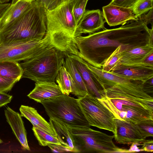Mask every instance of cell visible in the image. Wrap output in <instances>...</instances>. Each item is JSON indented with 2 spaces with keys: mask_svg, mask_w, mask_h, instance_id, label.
I'll return each mask as SVG.
<instances>
[{
  "mask_svg": "<svg viewBox=\"0 0 153 153\" xmlns=\"http://www.w3.org/2000/svg\"><path fill=\"white\" fill-rule=\"evenodd\" d=\"M121 46L118 47L106 59L101 69L103 71L110 72L118 69L121 66Z\"/></svg>",
  "mask_w": 153,
  "mask_h": 153,
  "instance_id": "obj_25",
  "label": "cell"
},
{
  "mask_svg": "<svg viewBox=\"0 0 153 153\" xmlns=\"http://www.w3.org/2000/svg\"><path fill=\"white\" fill-rule=\"evenodd\" d=\"M72 54L92 66L101 69L106 59L120 46L121 52L148 44H153V28L138 19L116 28L75 37Z\"/></svg>",
  "mask_w": 153,
  "mask_h": 153,
  "instance_id": "obj_1",
  "label": "cell"
},
{
  "mask_svg": "<svg viewBox=\"0 0 153 153\" xmlns=\"http://www.w3.org/2000/svg\"><path fill=\"white\" fill-rule=\"evenodd\" d=\"M10 4V3H0V19Z\"/></svg>",
  "mask_w": 153,
  "mask_h": 153,
  "instance_id": "obj_37",
  "label": "cell"
},
{
  "mask_svg": "<svg viewBox=\"0 0 153 153\" xmlns=\"http://www.w3.org/2000/svg\"><path fill=\"white\" fill-rule=\"evenodd\" d=\"M105 22L102 12L100 10H85L77 24L74 38L104 29Z\"/></svg>",
  "mask_w": 153,
  "mask_h": 153,
  "instance_id": "obj_12",
  "label": "cell"
},
{
  "mask_svg": "<svg viewBox=\"0 0 153 153\" xmlns=\"http://www.w3.org/2000/svg\"><path fill=\"white\" fill-rule=\"evenodd\" d=\"M17 82L16 79L0 76V92L6 93L10 91Z\"/></svg>",
  "mask_w": 153,
  "mask_h": 153,
  "instance_id": "obj_31",
  "label": "cell"
},
{
  "mask_svg": "<svg viewBox=\"0 0 153 153\" xmlns=\"http://www.w3.org/2000/svg\"><path fill=\"white\" fill-rule=\"evenodd\" d=\"M112 72L133 81L144 82L153 78V67L144 65H121L118 69Z\"/></svg>",
  "mask_w": 153,
  "mask_h": 153,
  "instance_id": "obj_18",
  "label": "cell"
},
{
  "mask_svg": "<svg viewBox=\"0 0 153 153\" xmlns=\"http://www.w3.org/2000/svg\"><path fill=\"white\" fill-rule=\"evenodd\" d=\"M50 118L72 127L91 126L79 107L77 99L63 94L55 99L40 103Z\"/></svg>",
  "mask_w": 153,
  "mask_h": 153,
  "instance_id": "obj_7",
  "label": "cell"
},
{
  "mask_svg": "<svg viewBox=\"0 0 153 153\" xmlns=\"http://www.w3.org/2000/svg\"><path fill=\"white\" fill-rule=\"evenodd\" d=\"M32 130L40 146H48L49 144L61 145L56 137L49 134L33 126Z\"/></svg>",
  "mask_w": 153,
  "mask_h": 153,
  "instance_id": "obj_26",
  "label": "cell"
},
{
  "mask_svg": "<svg viewBox=\"0 0 153 153\" xmlns=\"http://www.w3.org/2000/svg\"><path fill=\"white\" fill-rule=\"evenodd\" d=\"M55 47L62 50L65 49L64 44L58 35L47 32L41 40H23L1 43L0 61H24Z\"/></svg>",
  "mask_w": 153,
  "mask_h": 153,
  "instance_id": "obj_5",
  "label": "cell"
},
{
  "mask_svg": "<svg viewBox=\"0 0 153 153\" xmlns=\"http://www.w3.org/2000/svg\"><path fill=\"white\" fill-rule=\"evenodd\" d=\"M47 32L46 10L35 1L29 9L0 29V43L41 40Z\"/></svg>",
  "mask_w": 153,
  "mask_h": 153,
  "instance_id": "obj_3",
  "label": "cell"
},
{
  "mask_svg": "<svg viewBox=\"0 0 153 153\" xmlns=\"http://www.w3.org/2000/svg\"><path fill=\"white\" fill-rule=\"evenodd\" d=\"M63 94L59 85L54 82H35L34 88L27 95L30 99L41 102L56 99Z\"/></svg>",
  "mask_w": 153,
  "mask_h": 153,
  "instance_id": "obj_15",
  "label": "cell"
},
{
  "mask_svg": "<svg viewBox=\"0 0 153 153\" xmlns=\"http://www.w3.org/2000/svg\"><path fill=\"white\" fill-rule=\"evenodd\" d=\"M64 65L70 76L71 86V93L77 98L90 94L80 74L68 56V53L65 54Z\"/></svg>",
  "mask_w": 153,
  "mask_h": 153,
  "instance_id": "obj_16",
  "label": "cell"
},
{
  "mask_svg": "<svg viewBox=\"0 0 153 153\" xmlns=\"http://www.w3.org/2000/svg\"><path fill=\"white\" fill-rule=\"evenodd\" d=\"M12 97V96L6 93L0 92V108L10 103Z\"/></svg>",
  "mask_w": 153,
  "mask_h": 153,
  "instance_id": "obj_34",
  "label": "cell"
},
{
  "mask_svg": "<svg viewBox=\"0 0 153 153\" xmlns=\"http://www.w3.org/2000/svg\"><path fill=\"white\" fill-rule=\"evenodd\" d=\"M19 1H23L27 2H32L35 1L36 0H18Z\"/></svg>",
  "mask_w": 153,
  "mask_h": 153,
  "instance_id": "obj_40",
  "label": "cell"
},
{
  "mask_svg": "<svg viewBox=\"0 0 153 153\" xmlns=\"http://www.w3.org/2000/svg\"><path fill=\"white\" fill-rule=\"evenodd\" d=\"M153 53V44L135 47L121 52V65H142L153 67L144 62V60Z\"/></svg>",
  "mask_w": 153,
  "mask_h": 153,
  "instance_id": "obj_14",
  "label": "cell"
},
{
  "mask_svg": "<svg viewBox=\"0 0 153 153\" xmlns=\"http://www.w3.org/2000/svg\"><path fill=\"white\" fill-rule=\"evenodd\" d=\"M22 69L18 62L9 61H0V76L17 80L22 78Z\"/></svg>",
  "mask_w": 153,
  "mask_h": 153,
  "instance_id": "obj_23",
  "label": "cell"
},
{
  "mask_svg": "<svg viewBox=\"0 0 153 153\" xmlns=\"http://www.w3.org/2000/svg\"><path fill=\"white\" fill-rule=\"evenodd\" d=\"M73 7L72 0H68L53 10H46L47 32L61 33L71 44L77 26Z\"/></svg>",
  "mask_w": 153,
  "mask_h": 153,
  "instance_id": "obj_9",
  "label": "cell"
},
{
  "mask_svg": "<svg viewBox=\"0 0 153 153\" xmlns=\"http://www.w3.org/2000/svg\"><path fill=\"white\" fill-rule=\"evenodd\" d=\"M143 135L146 138L153 136V120H147L137 124Z\"/></svg>",
  "mask_w": 153,
  "mask_h": 153,
  "instance_id": "obj_29",
  "label": "cell"
},
{
  "mask_svg": "<svg viewBox=\"0 0 153 153\" xmlns=\"http://www.w3.org/2000/svg\"><path fill=\"white\" fill-rule=\"evenodd\" d=\"M141 149L146 152H152L153 151V141L152 140H146L143 143Z\"/></svg>",
  "mask_w": 153,
  "mask_h": 153,
  "instance_id": "obj_36",
  "label": "cell"
},
{
  "mask_svg": "<svg viewBox=\"0 0 153 153\" xmlns=\"http://www.w3.org/2000/svg\"><path fill=\"white\" fill-rule=\"evenodd\" d=\"M55 80L62 93L69 95L71 92V80L64 64L60 67Z\"/></svg>",
  "mask_w": 153,
  "mask_h": 153,
  "instance_id": "obj_24",
  "label": "cell"
},
{
  "mask_svg": "<svg viewBox=\"0 0 153 153\" xmlns=\"http://www.w3.org/2000/svg\"><path fill=\"white\" fill-rule=\"evenodd\" d=\"M116 133L114 138L117 143L131 145L138 144L142 145L146 140L137 124L115 119Z\"/></svg>",
  "mask_w": 153,
  "mask_h": 153,
  "instance_id": "obj_11",
  "label": "cell"
},
{
  "mask_svg": "<svg viewBox=\"0 0 153 153\" xmlns=\"http://www.w3.org/2000/svg\"><path fill=\"white\" fill-rule=\"evenodd\" d=\"M33 2L13 0L12 4L0 19V29L15 20L29 9Z\"/></svg>",
  "mask_w": 153,
  "mask_h": 153,
  "instance_id": "obj_22",
  "label": "cell"
},
{
  "mask_svg": "<svg viewBox=\"0 0 153 153\" xmlns=\"http://www.w3.org/2000/svg\"><path fill=\"white\" fill-rule=\"evenodd\" d=\"M2 140L0 138V143H2Z\"/></svg>",
  "mask_w": 153,
  "mask_h": 153,
  "instance_id": "obj_41",
  "label": "cell"
},
{
  "mask_svg": "<svg viewBox=\"0 0 153 153\" xmlns=\"http://www.w3.org/2000/svg\"><path fill=\"white\" fill-rule=\"evenodd\" d=\"M82 60L91 74L97 86L98 84L99 85L102 89L116 85L126 91L147 93L144 89L143 82L131 80L112 72H107L103 71L100 68L92 66L82 59Z\"/></svg>",
  "mask_w": 153,
  "mask_h": 153,
  "instance_id": "obj_10",
  "label": "cell"
},
{
  "mask_svg": "<svg viewBox=\"0 0 153 153\" xmlns=\"http://www.w3.org/2000/svg\"><path fill=\"white\" fill-rule=\"evenodd\" d=\"M68 0H36L35 1L46 11H50Z\"/></svg>",
  "mask_w": 153,
  "mask_h": 153,
  "instance_id": "obj_30",
  "label": "cell"
},
{
  "mask_svg": "<svg viewBox=\"0 0 153 153\" xmlns=\"http://www.w3.org/2000/svg\"><path fill=\"white\" fill-rule=\"evenodd\" d=\"M49 123L61 145L69 152H77L74 141L69 126L51 118H50Z\"/></svg>",
  "mask_w": 153,
  "mask_h": 153,
  "instance_id": "obj_19",
  "label": "cell"
},
{
  "mask_svg": "<svg viewBox=\"0 0 153 153\" xmlns=\"http://www.w3.org/2000/svg\"><path fill=\"white\" fill-rule=\"evenodd\" d=\"M4 113L7 122L22 148L30 150L26 130L21 115L9 107L5 109Z\"/></svg>",
  "mask_w": 153,
  "mask_h": 153,
  "instance_id": "obj_17",
  "label": "cell"
},
{
  "mask_svg": "<svg viewBox=\"0 0 153 153\" xmlns=\"http://www.w3.org/2000/svg\"><path fill=\"white\" fill-rule=\"evenodd\" d=\"M153 8L151 9L147 13L138 16V19L143 22L146 25L151 24L152 27H153Z\"/></svg>",
  "mask_w": 153,
  "mask_h": 153,
  "instance_id": "obj_33",
  "label": "cell"
},
{
  "mask_svg": "<svg viewBox=\"0 0 153 153\" xmlns=\"http://www.w3.org/2000/svg\"><path fill=\"white\" fill-rule=\"evenodd\" d=\"M48 146L51 150L54 152H69V151L62 145L49 144Z\"/></svg>",
  "mask_w": 153,
  "mask_h": 153,
  "instance_id": "obj_35",
  "label": "cell"
},
{
  "mask_svg": "<svg viewBox=\"0 0 153 153\" xmlns=\"http://www.w3.org/2000/svg\"><path fill=\"white\" fill-rule=\"evenodd\" d=\"M19 110L22 117L29 120L33 127L56 137L49 122H48L41 116L35 108L22 105L21 106Z\"/></svg>",
  "mask_w": 153,
  "mask_h": 153,
  "instance_id": "obj_20",
  "label": "cell"
},
{
  "mask_svg": "<svg viewBox=\"0 0 153 153\" xmlns=\"http://www.w3.org/2000/svg\"><path fill=\"white\" fill-rule=\"evenodd\" d=\"M144 62L147 64L153 65V53L147 56Z\"/></svg>",
  "mask_w": 153,
  "mask_h": 153,
  "instance_id": "obj_38",
  "label": "cell"
},
{
  "mask_svg": "<svg viewBox=\"0 0 153 153\" xmlns=\"http://www.w3.org/2000/svg\"><path fill=\"white\" fill-rule=\"evenodd\" d=\"M73 12L76 23L77 24L85 11L88 0H72Z\"/></svg>",
  "mask_w": 153,
  "mask_h": 153,
  "instance_id": "obj_27",
  "label": "cell"
},
{
  "mask_svg": "<svg viewBox=\"0 0 153 153\" xmlns=\"http://www.w3.org/2000/svg\"><path fill=\"white\" fill-rule=\"evenodd\" d=\"M138 0H112L110 4L127 8H133Z\"/></svg>",
  "mask_w": 153,
  "mask_h": 153,
  "instance_id": "obj_32",
  "label": "cell"
},
{
  "mask_svg": "<svg viewBox=\"0 0 153 153\" xmlns=\"http://www.w3.org/2000/svg\"><path fill=\"white\" fill-rule=\"evenodd\" d=\"M100 102L115 119L137 124L153 120V98L149 94L125 90L114 85L99 90Z\"/></svg>",
  "mask_w": 153,
  "mask_h": 153,
  "instance_id": "obj_2",
  "label": "cell"
},
{
  "mask_svg": "<svg viewBox=\"0 0 153 153\" xmlns=\"http://www.w3.org/2000/svg\"><path fill=\"white\" fill-rule=\"evenodd\" d=\"M153 8V0H138L133 8L138 17Z\"/></svg>",
  "mask_w": 153,
  "mask_h": 153,
  "instance_id": "obj_28",
  "label": "cell"
},
{
  "mask_svg": "<svg viewBox=\"0 0 153 153\" xmlns=\"http://www.w3.org/2000/svg\"><path fill=\"white\" fill-rule=\"evenodd\" d=\"M80 74L91 95L98 98L101 97L97 85L89 70L83 63L82 59L76 55L68 53Z\"/></svg>",
  "mask_w": 153,
  "mask_h": 153,
  "instance_id": "obj_21",
  "label": "cell"
},
{
  "mask_svg": "<svg viewBox=\"0 0 153 153\" xmlns=\"http://www.w3.org/2000/svg\"></svg>",
  "mask_w": 153,
  "mask_h": 153,
  "instance_id": "obj_42",
  "label": "cell"
},
{
  "mask_svg": "<svg viewBox=\"0 0 153 153\" xmlns=\"http://www.w3.org/2000/svg\"><path fill=\"white\" fill-rule=\"evenodd\" d=\"M66 53L55 47L19 63L23 71L22 78L35 82H55L58 71L64 62Z\"/></svg>",
  "mask_w": 153,
  "mask_h": 153,
  "instance_id": "obj_4",
  "label": "cell"
},
{
  "mask_svg": "<svg viewBox=\"0 0 153 153\" xmlns=\"http://www.w3.org/2000/svg\"><path fill=\"white\" fill-rule=\"evenodd\" d=\"M73 136L77 152H126L113 142L114 135H109L91 129L89 126H69Z\"/></svg>",
  "mask_w": 153,
  "mask_h": 153,
  "instance_id": "obj_6",
  "label": "cell"
},
{
  "mask_svg": "<svg viewBox=\"0 0 153 153\" xmlns=\"http://www.w3.org/2000/svg\"><path fill=\"white\" fill-rule=\"evenodd\" d=\"M10 0H0V3H5L6 2H7L10 1Z\"/></svg>",
  "mask_w": 153,
  "mask_h": 153,
  "instance_id": "obj_39",
  "label": "cell"
},
{
  "mask_svg": "<svg viewBox=\"0 0 153 153\" xmlns=\"http://www.w3.org/2000/svg\"><path fill=\"white\" fill-rule=\"evenodd\" d=\"M102 10L105 22L110 26L123 25L128 22L139 19L132 8L109 4L102 7Z\"/></svg>",
  "mask_w": 153,
  "mask_h": 153,
  "instance_id": "obj_13",
  "label": "cell"
},
{
  "mask_svg": "<svg viewBox=\"0 0 153 153\" xmlns=\"http://www.w3.org/2000/svg\"><path fill=\"white\" fill-rule=\"evenodd\" d=\"M77 98L79 105L90 126L116 134L114 116L97 97L88 94Z\"/></svg>",
  "mask_w": 153,
  "mask_h": 153,
  "instance_id": "obj_8",
  "label": "cell"
}]
</instances>
